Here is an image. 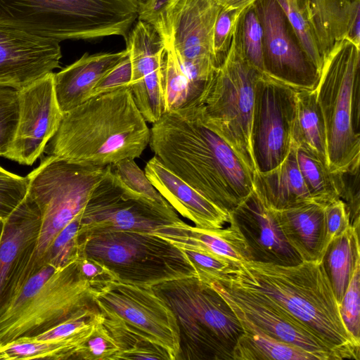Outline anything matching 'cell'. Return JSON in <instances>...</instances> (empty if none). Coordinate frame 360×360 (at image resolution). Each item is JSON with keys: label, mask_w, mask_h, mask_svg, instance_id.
I'll use <instances>...</instances> for the list:
<instances>
[{"label": "cell", "mask_w": 360, "mask_h": 360, "mask_svg": "<svg viewBox=\"0 0 360 360\" xmlns=\"http://www.w3.org/2000/svg\"><path fill=\"white\" fill-rule=\"evenodd\" d=\"M243 10L221 8L217 15L212 35V52L217 68L230 49L237 22Z\"/></svg>", "instance_id": "b9f144b4"}, {"label": "cell", "mask_w": 360, "mask_h": 360, "mask_svg": "<svg viewBox=\"0 0 360 360\" xmlns=\"http://www.w3.org/2000/svg\"><path fill=\"white\" fill-rule=\"evenodd\" d=\"M152 287L175 315L179 332L176 360H233L243 329L216 290L197 276Z\"/></svg>", "instance_id": "8992f818"}, {"label": "cell", "mask_w": 360, "mask_h": 360, "mask_svg": "<svg viewBox=\"0 0 360 360\" xmlns=\"http://www.w3.org/2000/svg\"><path fill=\"white\" fill-rule=\"evenodd\" d=\"M150 233L181 250L202 251L237 262L252 260L244 237L230 218L226 228L202 229L181 221L160 227Z\"/></svg>", "instance_id": "7402d4cb"}, {"label": "cell", "mask_w": 360, "mask_h": 360, "mask_svg": "<svg viewBox=\"0 0 360 360\" xmlns=\"http://www.w3.org/2000/svg\"><path fill=\"white\" fill-rule=\"evenodd\" d=\"M1 224H2V221L0 220V231H1Z\"/></svg>", "instance_id": "f5cc1de1"}, {"label": "cell", "mask_w": 360, "mask_h": 360, "mask_svg": "<svg viewBox=\"0 0 360 360\" xmlns=\"http://www.w3.org/2000/svg\"><path fill=\"white\" fill-rule=\"evenodd\" d=\"M41 228L40 212L27 193L19 205L2 221L0 231V292L17 259L36 244Z\"/></svg>", "instance_id": "d4e9b609"}, {"label": "cell", "mask_w": 360, "mask_h": 360, "mask_svg": "<svg viewBox=\"0 0 360 360\" xmlns=\"http://www.w3.org/2000/svg\"><path fill=\"white\" fill-rule=\"evenodd\" d=\"M256 0H217L221 8L229 9L245 8Z\"/></svg>", "instance_id": "f907efd6"}, {"label": "cell", "mask_w": 360, "mask_h": 360, "mask_svg": "<svg viewBox=\"0 0 360 360\" xmlns=\"http://www.w3.org/2000/svg\"><path fill=\"white\" fill-rule=\"evenodd\" d=\"M59 41L0 28V86L18 90L59 67Z\"/></svg>", "instance_id": "e0dca14e"}, {"label": "cell", "mask_w": 360, "mask_h": 360, "mask_svg": "<svg viewBox=\"0 0 360 360\" xmlns=\"http://www.w3.org/2000/svg\"><path fill=\"white\" fill-rule=\"evenodd\" d=\"M82 254L102 262L118 281L127 283L153 286L198 277L183 250L150 233L122 231L96 235L80 245Z\"/></svg>", "instance_id": "ba28073f"}, {"label": "cell", "mask_w": 360, "mask_h": 360, "mask_svg": "<svg viewBox=\"0 0 360 360\" xmlns=\"http://www.w3.org/2000/svg\"><path fill=\"white\" fill-rule=\"evenodd\" d=\"M137 3L139 8L143 7L149 4L152 0H135Z\"/></svg>", "instance_id": "816d5d0a"}, {"label": "cell", "mask_w": 360, "mask_h": 360, "mask_svg": "<svg viewBox=\"0 0 360 360\" xmlns=\"http://www.w3.org/2000/svg\"><path fill=\"white\" fill-rule=\"evenodd\" d=\"M315 34L323 57L345 38L351 0H297Z\"/></svg>", "instance_id": "4316f807"}, {"label": "cell", "mask_w": 360, "mask_h": 360, "mask_svg": "<svg viewBox=\"0 0 360 360\" xmlns=\"http://www.w3.org/2000/svg\"><path fill=\"white\" fill-rule=\"evenodd\" d=\"M328 245L335 238L345 232L350 226L344 202L335 200L325 207Z\"/></svg>", "instance_id": "c3c4849f"}, {"label": "cell", "mask_w": 360, "mask_h": 360, "mask_svg": "<svg viewBox=\"0 0 360 360\" xmlns=\"http://www.w3.org/2000/svg\"><path fill=\"white\" fill-rule=\"evenodd\" d=\"M359 228L349 226L327 246L322 258L325 271L340 304L354 269L360 262Z\"/></svg>", "instance_id": "f1b7e54d"}, {"label": "cell", "mask_w": 360, "mask_h": 360, "mask_svg": "<svg viewBox=\"0 0 360 360\" xmlns=\"http://www.w3.org/2000/svg\"><path fill=\"white\" fill-rule=\"evenodd\" d=\"M19 119V90L0 86V157L10 149Z\"/></svg>", "instance_id": "f35d334b"}, {"label": "cell", "mask_w": 360, "mask_h": 360, "mask_svg": "<svg viewBox=\"0 0 360 360\" xmlns=\"http://www.w3.org/2000/svg\"><path fill=\"white\" fill-rule=\"evenodd\" d=\"M181 221L172 207L155 204L127 188L108 165L82 211L79 246L96 235L122 231L152 233Z\"/></svg>", "instance_id": "8fae6325"}, {"label": "cell", "mask_w": 360, "mask_h": 360, "mask_svg": "<svg viewBox=\"0 0 360 360\" xmlns=\"http://www.w3.org/2000/svg\"><path fill=\"white\" fill-rule=\"evenodd\" d=\"M77 267L82 278L96 291L110 283L118 281L115 274L102 262L85 255L77 259Z\"/></svg>", "instance_id": "ee69618b"}, {"label": "cell", "mask_w": 360, "mask_h": 360, "mask_svg": "<svg viewBox=\"0 0 360 360\" xmlns=\"http://www.w3.org/2000/svg\"><path fill=\"white\" fill-rule=\"evenodd\" d=\"M339 310L346 329L353 339L360 343V262L354 269L339 304Z\"/></svg>", "instance_id": "60d3db41"}, {"label": "cell", "mask_w": 360, "mask_h": 360, "mask_svg": "<svg viewBox=\"0 0 360 360\" xmlns=\"http://www.w3.org/2000/svg\"><path fill=\"white\" fill-rule=\"evenodd\" d=\"M326 129L331 172L360 164V47L337 41L325 57L315 88Z\"/></svg>", "instance_id": "52a82bcc"}, {"label": "cell", "mask_w": 360, "mask_h": 360, "mask_svg": "<svg viewBox=\"0 0 360 360\" xmlns=\"http://www.w3.org/2000/svg\"><path fill=\"white\" fill-rule=\"evenodd\" d=\"M228 295L245 316L266 335L296 346L316 360H335L328 349L294 318L250 292L227 286L215 281H205Z\"/></svg>", "instance_id": "d6986e66"}, {"label": "cell", "mask_w": 360, "mask_h": 360, "mask_svg": "<svg viewBox=\"0 0 360 360\" xmlns=\"http://www.w3.org/2000/svg\"><path fill=\"white\" fill-rule=\"evenodd\" d=\"M232 39L245 60L264 75L262 30L254 3L240 14Z\"/></svg>", "instance_id": "836d02e7"}, {"label": "cell", "mask_w": 360, "mask_h": 360, "mask_svg": "<svg viewBox=\"0 0 360 360\" xmlns=\"http://www.w3.org/2000/svg\"><path fill=\"white\" fill-rule=\"evenodd\" d=\"M128 52V51H127ZM131 78V65L129 54L110 69L94 87L92 96L128 86Z\"/></svg>", "instance_id": "7dc6e473"}, {"label": "cell", "mask_w": 360, "mask_h": 360, "mask_svg": "<svg viewBox=\"0 0 360 360\" xmlns=\"http://www.w3.org/2000/svg\"><path fill=\"white\" fill-rule=\"evenodd\" d=\"M164 113L201 105L200 94L183 71L172 45L165 47L162 64Z\"/></svg>", "instance_id": "4dcf8cb0"}, {"label": "cell", "mask_w": 360, "mask_h": 360, "mask_svg": "<svg viewBox=\"0 0 360 360\" xmlns=\"http://www.w3.org/2000/svg\"><path fill=\"white\" fill-rule=\"evenodd\" d=\"M210 286L226 300L243 329L234 346L233 360H316L303 349L262 332L245 316L228 295L219 288Z\"/></svg>", "instance_id": "484cf974"}, {"label": "cell", "mask_w": 360, "mask_h": 360, "mask_svg": "<svg viewBox=\"0 0 360 360\" xmlns=\"http://www.w3.org/2000/svg\"><path fill=\"white\" fill-rule=\"evenodd\" d=\"M325 207L308 200L271 210L285 238L303 262L322 261L328 246Z\"/></svg>", "instance_id": "44dd1931"}, {"label": "cell", "mask_w": 360, "mask_h": 360, "mask_svg": "<svg viewBox=\"0 0 360 360\" xmlns=\"http://www.w3.org/2000/svg\"><path fill=\"white\" fill-rule=\"evenodd\" d=\"M284 11L288 20L303 49L318 69L322 68L323 57L315 34L297 0H276Z\"/></svg>", "instance_id": "8d00e7d4"}, {"label": "cell", "mask_w": 360, "mask_h": 360, "mask_svg": "<svg viewBox=\"0 0 360 360\" xmlns=\"http://www.w3.org/2000/svg\"><path fill=\"white\" fill-rule=\"evenodd\" d=\"M86 338L38 340L33 338H20L0 345V360L75 359L77 352Z\"/></svg>", "instance_id": "f546056e"}, {"label": "cell", "mask_w": 360, "mask_h": 360, "mask_svg": "<svg viewBox=\"0 0 360 360\" xmlns=\"http://www.w3.org/2000/svg\"><path fill=\"white\" fill-rule=\"evenodd\" d=\"M194 266L198 278L205 279L221 274L239 262L208 252L183 250Z\"/></svg>", "instance_id": "f6af8a7d"}, {"label": "cell", "mask_w": 360, "mask_h": 360, "mask_svg": "<svg viewBox=\"0 0 360 360\" xmlns=\"http://www.w3.org/2000/svg\"><path fill=\"white\" fill-rule=\"evenodd\" d=\"M101 315L102 323L119 347L113 360H172L166 350L123 323Z\"/></svg>", "instance_id": "1f68e13d"}, {"label": "cell", "mask_w": 360, "mask_h": 360, "mask_svg": "<svg viewBox=\"0 0 360 360\" xmlns=\"http://www.w3.org/2000/svg\"><path fill=\"white\" fill-rule=\"evenodd\" d=\"M150 128L128 86L98 94L63 114L44 153L84 166L106 167L139 158Z\"/></svg>", "instance_id": "277c9868"}, {"label": "cell", "mask_w": 360, "mask_h": 360, "mask_svg": "<svg viewBox=\"0 0 360 360\" xmlns=\"http://www.w3.org/2000/svg\"><path fill=\"white\" fill-rule=\"evenodd\" d=\"M125 41L131 65L128 87L145 120L153 124L164 113L162 64L165 44L153 26L140 20Z\"/></svg>", "instance_id": "2e32d148"}, {"label": "cell", "mask_w": 360, "mask_h": 360, "mask_svg": "<svg viewBox=\"0 0 360 360\" xmlns=\"http://www.w3.org/2000/svg\"><path fill=\"white\" fill-rule=\"evenodd\" d=\"M262 30L264 75L295 89L314 90L320 70L303 49L276 0H256Z\"/></svg>", "instance_id": "5bb4252c"}, {"label": "cell", "mask_w": 360, "mask_h": 360, "mask_svg": "<svg viewBox=\"0 0 360 360\" xmlns=\"http://www.w3.org/2000/svg\"><path fill=\"white\" fill-rule=\"evenodd\" d=\"M119 347L102 323L101 315L93 330L82 344L75 359L113 360Z\"/></svg>", "instance_id": "ab89813d"}, {"label": "cell", "mask_w": 360, "mask_h": 360, "mask_svg": "<svg viewBox=\"0 0 360 360\" xmlns=\"http://www.w3.org/2000/svg\"><path fill=\"white\" fill-rule=\"evenodd\" d=\"M112 173L129 190L158 205L172 207L152 184L133 158L110 165Z\"/></svg>", "instance_id": "e575fe53"}, {"label": "cell", "mask_w": 360, "mask_h": 360, "mask_svg": "<svg viewBox=\"0 0 360 360\" xmlns=\"http://www.w3.org/2000/svg\"><path fill=\"white\" fill-rule=\"evenodd\" d=\"M82 211L58 233L44 258L39 263L47 262L59 269L77 260L80 255L78 232Z\"/></svg>", "instance_id": "d590c367"}, {"label": "cell", "mask_w": 360, "mask_h": 360, "mask_svg": "<svg viewBox=\"0 0 360 360\" xmlns=\"http://www.w3.org/2000/svg\"><path fill=\"white\" fill-rule=\"evenodd\" d=\"M296 158L302 177L314 201L326 206L339 199L333 173L316 154L304 147L296 146Z\"/></svg>", "instance_id": "d6a6232c"}, {"label": "cell", "mask_w": 360, "mask_h": 360, "mask_svg": "<svg viewBox=\"0 0 360 360\" xmlns=\"http://www.w3.org/2000/svg\"><path fill=\"white\" fill-rule=\"evenodd\" d=\"M34 245L17 259L0 292V345L99 311L95 290L79 275L77 260L59 269L35 262Z\"/></svg>", "instance_id": "3957f363"}, {"label": "cell", "mask_w": 360, "mask_h": 360, "mask_svg": "<svg viewBox=\"0 0 360 360\" xmlns=\"http://www.w3.org/2000/svg\"><path fill=\"white\" fill-rule=\"evenodd\" d=\"M262 73L243 57L235 42L216 69L199 106L204 122L224 139L254 173L250 131L255 88Z\"/></svg>", "instance_id": "30bf717a"}, {"label": "cell", "mask_w": 360, "mask_h": 360, "mask_svg": "<svg viewBox=\"0 0 360 360\" xmlns=\"http://www.w3.org/2000/svg\"><path fill=\"white\" fill-rule=\"evenodd\" d=\"M63 117L54 91L53 72L20 89L18 123L4 158L32 165L56 134Z\"/></svg>", "instance_id": "9a60e30c"}, {"label": "cell", "mask_w": 360, "mask_h": 360, "mask_svg": "<svg viewBox=\"0 0 360 360\" xmlns=\"http://www.w3.org/2000/svg\"><path fill=\"white\" fill-rule=\"evenodd\" d=\"M229 218L244 237L252 261L295 265L302 259L285 238L273 211L254 190L231 212Z\"/></svg>", "instance_id": "ac0fdd59"}, {"label": "cell", "mask_w": 360, "mask_h": 360, "mask_svg": "<svg viewBox=\"0 0 360 360\" xmlns=\"http://www.w3.org/2000/svg\"><path fill=\"white\" fill-rule=\"evenodd\" d=\"M150 131L161 162L229 214L253 190V172L204 122L198 105L163 113Z\"/></svg>", "instance_id": "6da1fadb"}, {"label": "cell", "mask_w": 360, "mask_h": 360, "mask_svg": "<svg viewBox=\"0 0 360 360\" xmlns=\"http://www.w3.org/2000/svg\"><path fill=\"white\" fill-rule=\"evenodd\" d=\"M295 91L266 75L257 81L250 131L255 172L274 169L291 148Z\"/></svg>", "instance_id": "4fadbf2b"}, {"label": "cell", "mask_w": 360, "mask_h": 360, "mask_svg": "<svg viewBox=\"0 0 360 360\" xmlns=\"http://www.w3.org/2000/svg\"><path fill=\"white\" fill-rule=\"evenodd\" d=\"M107 170L108 166H84L47 155L27 176V194L41 214L34 262H41L58 233L84 210Z\"/></svg>", "instance_id": "9c48e42d"}, {"label": "cell", "mask_w": 360, "mask_h": 360, "mask_svg": "<svg viewBox=\"0 0 360 360\" xmlns=\"http://www.w3.org/2000/svg\"><path fill=\"white\" fill-rule=\"evenodd\" d=\"M345 39L360 47V0H352Z\"/></svg>", "instance_id": "681fc988"}, {"label": "cell", "mask_w": 360, "mask_h": 360, "mask_svg": "<svg viewBox=\"0 0 360 360\" xmlns=\"http://www.w3.org/2000/svg\"><path fill=\"white\" fill-rule=\"evenodd\" d=\"M100 313L159 345L176 360L179 332L174 314L152 286L115 281L94 292Z\"/></svg>", "instance_id": "7c38bea8"}, {"label": "cell", "mask_w": 360, "mask_h": 360, "mask_svg": "<svg viewBox=\"0 0 360 360\" xmlns=\"http://www.w3.org/2000/svg\"><path fill=\"white\" fill-rule=\"evenodd\" d=\"M352 1V0H351Z\"/></svg>", "instance_id": "db71d44e"}, {"label": "cell", "mask_w": 360, "mask_h": 360, "mask_svg": "<svg viewBox=\"0 0 360 360\" xmlns=\"http://www.w3.org/2000/svg\"><path fill=\"white\" fill-rule=\"evenodd\" d=\"M359 166L356 164L332 172L339 198L344 202L349 224L354 228L360 226Z\"/></svg>", "instance_id": "74e56055"}, {"label": "cell", "mask_w": 360, "mask_h": 360, "mask_svg": "<svg viewBox=\"0 0 360 360\" xmlns=\"http://www.w3.org/2000/svg\"><path fill=\"white\" fill-rule=\"evenodd\" d=\"M152 184L167 202L195 226L217 229L229 222V214L209 200L166 167L154 155L145 170Z\"/></svg>", "instance_id": "ffe728a7"}, {"label": "cell", "mask_w": 360, "mask_h": 360, "mask_svg": "<svg viewBox=\"0 0 360 360\" xmlns=\"http://www.w3.org/2000/svg\"><path fill=\"white\" fill-rule=\"evenodd\" d=\"M138 16L135 0H0V28L59 42L125 39Z\"/></svg>", "instance_id": "5b68a950"}, {"label": "cell", "mask_w": 360, "mask_h": 360, "mask_svg": "<svg viewBox=\"0 0 360 360\" xmlns=\"http://www.w3.org/2000/svg\"><path fill=\"white\" fill-rule=\"evenodd\" d=\"M201 281L250 292L276 306L314 335L335 360L360 359V343L343 323L322 261L279 265L251 260Z\"/></svg>", "instance_id": "7a4b0ae2"}, {"label": "cell", "mask_w": 360, "mask_h": 360, "mask_svg": "<svg viewBox=\"0 0 360 360\" xmlns=\"http://www.w3.org/2000/svg\"><path fill=\"white\" fill-rule=\"evenodd\" d=\"M28 180L0 166V220L5 219L27 193Z\"/></svg>", "instance_id": "7bdbcfd3"}, {"label": "cell", "mask_w": 360, "mask_h": 360, "mask_svg": "<svg viewBox=\"0 0 360 360\" xmlns=\"http://www.w3.org/2000/svg\"><path fill=\"white\" fill-rule=\"evenodd\" d=\"M181 1L152 0L147 5L139 8L138 20L153 26L165 42L169 17L173 9Z\"/></svg>", "instance_id": "bcb514c9"}, {"label": "cell", "mask_w": 360, "mask_h": 360, "mask_svg": "<svg viewBox=\"0 0 360 360\" xmlns=\"http://www.w3.org/2000/svg\"><path fill=\"white\" fill-rule=\"evenodd\" d=\"M128 52L84 54L60 72L53 73V86L58 106L64 114L90 98L99 80L121 61Z\"/></svg>", "instance_id": "603a6c76"}, {"label": "cell", "mask_w": 360, "mask_h": 360, "mask_svg": "<svg viewBox=\"0 0 360 360\" xmlns=\"http://www.w3.org/2000/svg\"><path fill=\"white\" fill-rule=\"evenodd\" d=\"M291 139L296 146L309 149L327 165L326 129L315 90L295 91Z\"/></svg>", "instance_id": "83f0119b"}, {"label": "cell", "mask_w": 360, "mask_h": 360, "mask_svg": "<svg viewBox=\"0 0 360 360\" xmlns=\"http://www.w3.org/2000/svg\"><path fill=\"white\" fill-rule=\"evenodd\" d=\"M253 188L271 210L313 200L300 174L292 142L288 155L278 166L265 172L253 173Z\"/></svg>", "instance_id": "cb8c5ba5"}]
</instances>
